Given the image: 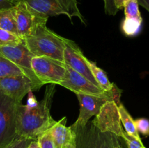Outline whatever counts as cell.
<instances>
[{
    "label": "cell",
    "instance_id": "1",
    "mask_svg": "<svg viewBox=\"0 0 149 148\" xmlns=\"http://www.w3.org/2000/svg\"><path fill=\"white\" fill-rule=\"evenodd\" d=\"M32 91H29L27 104H19L17 113V134L18 136L36 140L38 136L49 130L55 123L50 114L55 84L47 86L45 96L36 101Z\"/></svg>",
    "mask_w": 149,
    "mask_h": 148
},
{
    "label": "cell",
    "instance_id": "2",
    "mask_svg": "<svg viewBox=\"0 0 149 148\" xmlns=\"http://www.w3.org/2000/svg\"><path fill=\"white\" fill-rule=\"evenodd\" d=\"M34 56L48 57L64 62L65 38L47 27V22L36 25L33 31L23 39Z\"/></svg>",
    "mask_w": 149,
    "mask_h": 148
},
{
    "label": "cell",
    "instance_id": "3",
    "mask_svg": "<svg viewBox=\"0 0 149 148\" xmlns=\"http://www.w3.org/2000/svg\"><path fill=\"white\" fill-rule=\"evenodd\" d=\"M122 90L119 89L116 84L110 91H107L102 95H90V94H77L79 102V114L77 121L71 125L75 128L82 126L88 123L93 116L97 115L103 104L109 101H114L119 104Z\"/></svg>",
    "mask_w": 149,
    "mask_h": 148
},
{
    "label": "cell",
    "instance_id": "4",
    "mask_svg": "<svg viewBox=\"0 0 149 148\" xmlns=\"http://www.w3.org/2000/svg\"><path fill=\"white\" fill-rule=\"evenodd\" d=\"M27 5L40 17L48 18L52 16L65 15L70 20L77 17L85 23L80 12L77 0H23Z\"/></svg>",
    "mask_w": 149,
    "mask_h": 148
},
{
    "label": "cell",
    "instance_id": "5",
    "mask_svg": "<svg viewBox=\"0 0 149 148\" xmlns=\"http://www.w3.org/2000/svg\"><path fill=\"white\" fill-rule=\"evenodd\" d=\"M20 103L0 92V148H5L17 136V113Z\"/></svg>",
    "mask_w": 149,
    "mask_h": 148
},
{
    "label": "cell",
    "instance_id": "6",
    "mask_svg": "<svg viewBox=\"0 0 149 148\" xmlns=\"http://www.w3.org/2000/svg\"><path fill=\"white\" fill-rule=\"evenodd\" d=\"M72 129L76 133V148H115L119 141V137L102 131L92 121Z\"/></svg>",
    "mask_w": 149,
    "mask_h": 148
},
{
    "label": "cell",
    "instance_id": "7",
    "mask_svg": "<svg viewBox=\"0 0 149 148\" xmlns=\"http://www.w3.org/2000/svg\"><path fill=\"white\" fill-rule=\"evenodd\" d=\"M0 53L8 60L18 67L23 73L33 82L36 89L44 86L35 75L31 68V59L34 55L29 51L24 40L13 46L0 47Z\"/></svg>",
    "mask_w": 149,
    "mask_h": 148
},
{
    "label": "cell",
    "instance_id": "8",
    "mask_svg": "<svg viewBox=\"0 0 149 148\" xmlns=\"http://www.w3.org/2000/svg\"><path fill=\"white\" fill-rule=\"evenodd\" d=\"M31 68L43 85H59L65 75L66 65L65 62L48 57L34 56L31 59Z\"/></svg>",
    "mask_w": 149,
    "mask_h": 148
},
{
    "label": "cell",
    "instance_id": "9",
    "mask_svg": "<svg viewBox=\"0 0 149 148\" xmlns=\"http://www.w3.org/2000/svg\"><path fill=\"white\" fill-rule=\"evenodd\" d=\"M118 105L114 101L106 102L92 122L102 131L109 132L122 138L125 130L121 124Z\"/></svg>",
    "mask_w": 149,
    "mask_h": 148
},
{
    "label": "cell",
    "instance_id": "10",
    "mask_svg": "<svg viewBox=\"0 0 149 148\" xmlns=\"http://www.w3.org/2000/svg\"><path fill=\"white\" fill-rule=\"evenodd\" d=\"M64 42H65V48L63 52V58L65 65L85 77L93 84L100 87L97 81L95 80L87 65L86 62L87 57L84 56L82 51L79 47L78 45L73 41L65 38Z\"/></svg>",
    "mask_w": 149,
    "mask_h": 148
},
{
    "label": "cell",
    "instance_id": "11",
    "mask_svg": "<svg viewBox=\"0 0 149 148\" xmlns=\"http://www.w3.org/2000/svg\"><path fill=\"white\" fill-rule=\"evenodd\" d=\"M31 91H37L36 86L24 75H9L0 78V92L21 102Z\"/></svg>",
    "mask_w": 149,
    "mask_h": 148
},
{
    "label": "cell",
    "instance_id": "12",
    "mask_svg": "<svg viewBox=\"0 0 149 148\" xmlns=\"http://www.w3.org/2000/svg\"><path fill=\"white\" fill-rule=\"evenodd\" d=\"M15 18L18 36L24 39L29 36L36 25L42 22H47L48 18L40 17L33 11L23 0L19 1L14 7Z\"/></svg>",
    "mask_w": 149,
    "mask_h": 148
},
{
    "label": "cell",
    "instance_id": "13",
    "mask_svg": "<svg viewBox=\"0 0 149 148\" xmlns=\"http://www.w3.org/2000/svg\"><path fill=\"white\" fill-rule=\"evenodd\" d=\"M66 65L65 75L59 85L68 89L77 94L102 95L107 91H103L101 88L93 84L91 81L77 73L69 66Z\"/></svg>",
    "mask_w": 149,
    "mask_h": 148
},
{
    "label": "cell",
    "instance_id": "14",
    "mask_svg": "<svg viewBox=\"0 0 149 148\" xmlns=\"http://www.w3.org/2000/svg\"><path fill=\"white\" fill-rule=\"evenodd\" d=\"M66 117L63 118L49 129L56 148H76V133L66 126Z\"/></svg>",
    "mask_w": 149,
    "mask_h": 148
},
{
    "label": "cell",
    "instance_id": "15",
    "mask_svg": "<svg viewBox=\"0 0 149 148\" xmlns=\"http://www.w3.org/2000/svg\"><path fill=\"white\" fill-rule=\"evenodd\" d=\"M119 107V115H120L121 122L125 128V131L127 133L129 136L135 138L138 141H142L140 136L139 133L136 129L135 123V120L132 118L131 115L126 109L122 102L118 105Z\"/></svg>",
    "mask_w": 149,
    "mask_h": 148
},
{
    "label": "cell",
    "instance_id": "16",
    "mask_svg": "<svg viewBox=\"0 0 149 148\" xmlns=\"http://www.w3.org/2000/svg\"><path fill=\"white\" fill-rule=\"evenodd\" d=\"M86 62H87V65H88L95 80L98 84L99 86L103 91H110L113 88L115 84L110 82L107 75H106V73L101 68H99L95 62L90 60L87 58H86Z\"/></svg>",
    "mask_w": 149,
    "mask_h": 148
},
{
    "label": "cell",
    "instance_id": "17",
    "mask_svg": "<svg viewBox=\"0 0 149 148\" xmlns=\"http://www.w3.org/2000/svg\"><path fill=\"white\" fill-rule=\"evenodd\" d=\"M0 28L18 36L13 7L0 10Z\"/></svg>",
    "mask_w": 149,
    "mask_h": 148
},
{
    "label": "cell",
    "instance_id": "18",
    "mask_svg": "<svg viewBox=\"0 0 149 148\" xmlns=\"http://www.w3.org/2000/svg\"><path fill=\"white\" fill-rule=\"evenodd\" d=\"M24 75L15 64L4 57L0 53V78L9 75Z\"/></svg>",
    "mask_w": 149,
    "mask_h": 148
},
{
    "label": "cell",
    "instance_id": "19",
    "mask_svg": "<svg viewBox=\"0 0 149 148\" xmlns=\"http://www.w3.org/2000/svg\"><path fill=\"white\" fill-rule=\"evenodd\" d=\"M143 20L125 18L122 24V30L125 35L134 36L138 34L141 30Z\"/></svg>",
    "mask_w": 149,
    "mask_h": 148
},
{
    "label": "cell",
    "instance_id": "20",
    "mask_svg": "<svg viewBox=\"0 0 149 148\" xmlns=\"http://www.w3.org/2000/svg\"><path fill=\"white\" fill-rule=\"evenodd\" d=\"M125 18L143 20L138 0H127L124 5Z\"/></svg>",
    "mask_w": 149,
    "mask_h": 148
},
{
    "label": "cell",
    "instance_id": "21",
    "mask_svg": "<svg viewBox=\"0 0 149 148\" xmlns=\"http://www.w3.org/2000/svg\"><path fill=\"white\" fill-rule=\"evenodd\" d=\"M22 40L23 39L17 35L0 28V47L16 45L20 43Z\"/></svg>",
    "mask_w": 149,
    "mask_h": 148
},
{
    "label": "cell",
    "instance_id": "22",
    "mask_svg": "<svg viewBox=\"0 0 149 148\" xmlns=\"http://www.w3.org/2000/svg\"><path fill=\"white\" fill-rule=\"evenodd\" d=\"M36 140L40 148H56L49 130L39 135Z\"/></svg>",
    "mask_w": 149,
    "mask_h": 148
},
{
    "label": "cell",
    "instance_id": "23",
    "mask_svg": "<svg viewBox=\"0 0 149 148\" xmlns=\"http://www.w3.org/2000/svg\"><path fill=\"white\" fill-rule=\"evenodd\" d=\"M135 126L138 133L149 136V120L145 118H141L135 120Z\"/></svg>",
    "mask_w": 149,
    "mask_h": 148
},
{
    "label": "cell",
    "instance_id": "24",
    "mask_svg": "<svg viewBox=\"0 0 149 148\" xmlns=\"http://www.w3.org/2000/svg\"><path fill=\"white\" fill-rule=\"evenodd\" d=\"M122 138L125 140V143L127 144V148H146V147L143 144L142 141H138L135 138L129 136L125 131H124Z\"/></svg>",
    "mask_w": 149,
    "mask_h": 148
},
{
    "label": "cell",
    "instance_id": "25",
    "mask_svg": "<svg viewBox=\"0 0 149 148\" xmlns=\"http://www.w3.org/2000/svg\"><path fill=\"white\" fill-rule=\"evenodd\" d=\"M32 139L17 136L8 146L5 148H28Z\"/></svg>",
    "mask_w": 149,
    "mask_h": 148
},
{
    "label": "cell",
    "instance_id": "26",
    "mask_svg": "<svg viewBox=\"0 0 149 148\" xmlns=\"http://www.w3.org/2000/svg\"><path fill=\"white\" fill-rule=\"evenodd\" d=\"M104 1L105 11L109 15H115L119 10L116 9L113 0H103Z\"/></svg>",
    "mask_w": 149,
    "mask_h": 148
},
{
    "label": "cell",
    "instance_id": "27",
    "mask_svg": "<svg viewBox=\"0 0 149 148\" xmlns=\"http://www.w3.org/2000/svg\"><path fill=\"white\" fill-rule=\"evenodd\" d=\"M21 0H0V10L14 7Z\"/></svg>",
    "mask_w": 149,
    "mask_h": 148
},
{
    "label": "cell",
    "instance_id": "28",
    "mask_svg": "<svg viewBox=\"0 0 149 148\" xmlns=\"http://www.w3.org/2000/svg\"><path fill=\"white\" fill-rule=\"evenodd\" d=\"M113 1H114V4L116 9L119 10L124 8V5L127 0H113Z\"/></svg>",
    "mask_w": 149,
    "mask_h": 148
},
{
    "label": "cell",
    "instance_id": "29",
    "mask_svg": "<svg viewBox=\"0 0 149 148\" xmlns=\"http://www.w3.org/2000/svg\"><path fill=\"white\" fill-rule=\"evenodd\" d=\"M139 5L142 6L149 12V0H138Z\"/></svg>",
    "mask_w": 149,
    "mask_h": 148
},
{
    "label": "cell",
    "instance_id": "30",
    "mask_svg": "<svg viewBox=\"0 0 149 148\" xmlns=\"http://www.w3.org/2000/svg\"><path fill=\"white\" fill-rule=\"evenodd\" d=\"M28 148H40V147H39L37 140H32L29 144Z\"/></svg>",
    "mask_w": 149,
    "mask_h": 148
},
{
    "label": "cell",
    "instance_id": "31",
    "mask_svg": "<svg viewBox=\"0 0 149 148\" xmlns=\"http://www.w3.org/2000/svg\"><path fill=\"white\" fill-rule=\"evenodd\" d=\"M115 148H122V147L121 146V145H120V142H119V141H118V142H116V147H115Z\"/></svg>",
    "mask_w": 149,
    "mask_h": 148
}]
</instances>
